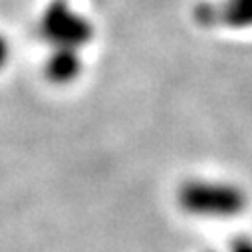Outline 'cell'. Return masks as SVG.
<instances>
[{"mask_svg":"<svg viewBox=\"0 0 252 252\" xmlns=\"http://www.w3.org/2000/svg\"><path fill=\"white\" fill-rule=\"evenodd\" d=\"M181 211L201 219H232L246 211L248 195L244 189L215 179H189L177 191Z\"/></svg>","mask_w":252,"mask_h":252,"instance_id":"cell-1","label":"cell"},{"mask_svg":"<svg viewBox=\"0 0 252 252\" xmlns=\"http://www.w3.org/2000/svg\"><path fill=\"white\" fill-rule=\"evenodd\" d=\"M38 34L48 48L84 50L95 36L92 20L70 0H50L38 20Z\"/></svg>","mask_w":252,"mask_h":252,"instance_id":"cell-2","label":"cell"},{"mask_svg":"<svg viewBox=\"0 0 252 252\" xmlns=\"http://www.w3.org/2000/svg\"><path fill=\"white\" fill-rule=\"evenodd\" d=\"M195 16L205 26H224L230 30L252 28V0H219L197 6Z\"/></svg>","mask_w":252,"mask_h":252,"instance_id":"cell-3","label":"cell"},{"mask_svg":"<svg viewBox=\"0 0 252 252\" xmlns=\"http://www.w3.org/2000/svg\"><path fill=\"white\" fill-rule=\"evenodd\" d=\"M84 72V58L80 50L50 48L44 62V76L54 86H70Z\"/></svg>","mask_w":252,"mask_h":252,"instance_id":"cell-4","label":"cell"},{"mask_svg":"<svg viewBox=\"0 0 252 252\" xmlns=\"http://www.w3.org/2000/svg\"><path fill=\"white\" fill-rule=\"evenodd\" d=\"M8 58H10V44H8L6 36L0 32V70L8 64Z\"/></svg>","mask_w":252,"mask_h":252,"instance_id":"cell-5","label":"cell"},{"mask_svg":"<svg viewBox=\"0 0 252 252\" xmlns=\"http://www.w3.org/2000/svg\"><path fill=\"white\" fill-rule=\"evenodd\" d=\"M230 252H252V240L250 238H238V240H234Z\"/></svg>","mask_w":252,"mask_h":252,"instance_id":"cell-6","label":"cell"}]
</instances>
